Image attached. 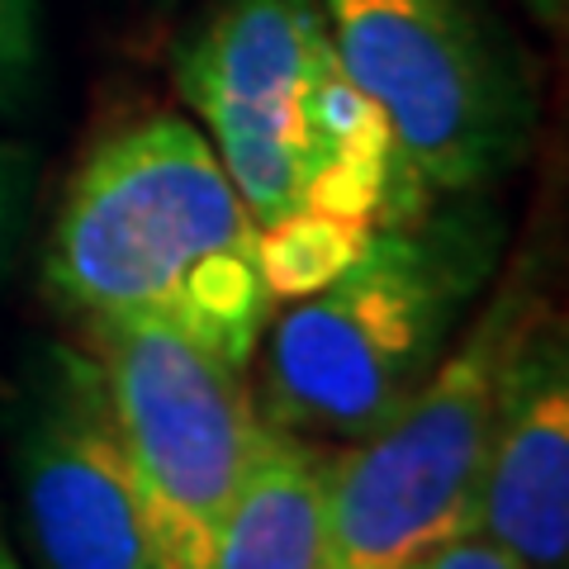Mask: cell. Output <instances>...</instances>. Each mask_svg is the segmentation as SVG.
<instances>
[{"label":"cell","instance_id":"7","mask_svg":"<svg viewBox=\"0 0 569 569\" xmlns=\"http://www.w3.org/2000/svg\"><path fill=\"white\" fill-rule=\"evenodd\" d=\"M0 432L39 569H167L110 385L91 351L43 342L6 385Z\"/></svg>","mask_w":569,"mask_h":569},{"label":"cell","instance_id":"10","mask_svg":"<svg viewBox=\"0 0 569 569\" xmlns=\"http://www.w3.org/2000/svg\"><path fill=\"white\" fill-rule=\"evenodd\" d=\"M43 71L39 0H0V114L20 110Z\"/></svg>","mask_w":569,"mask_h":569},{"label":"cell","instance_id":"11","mask_svg":"<svg viewBox=\"0 0 569 569\" xmlns=\"http://www.w3.org/2000/svg\"><path fill=\"white\" fill-rule=\"evenodd\" d=\"M33 186H39L33 148H24V142L10 133H0V280H6L14 252H20L24 228H29Z\"/></svg>","mask_w":569,"mask_h":569},{"label":"cell","instance_id":"8","mask_svg":"<svg viewBox=\"0 0 569 569\" xmlns=\"http://www.w3.org/2000/svg\"><path fill=\"white\" fill-rule=\"evenodd\" d=\"M475 531L527 569L569 560V342L550 305L512 356L475 493Z\"/></svg>","mask_w":569,"mask_h":569},{"label":"cell","instance_id":"2","mask_svg":"<svg viewBox=\"0 0 569 569\" xmlns=\"http://www.w3.org/2000/svg\"><path fill=\"white\" fill-rule=\"evenodd\" d=\"M43 290L81 323H162L242 376L280 309L252 213L186 114L129 119L81 157L43 242Z\"/></svg>","mask_w":569,"mask_h":569},{"label":"cell","instance_id":"6","mask_svg":"<svg viewBox=\"0 0 569 569\" xmlns=\"http://www.w3.org/2000/svg\"><path fill=\"white\" fill-rule=\"evenodd\" d=\"M167 569H209L261 418L242 370L148 318L86 323Z\"/></svg>","mask_w":569,"mask_h":569},{"label":"cell","instance_id":"13","mask_svg":"<svg viewBox=\"0 0 569 569\" xmlns=\"http://www.w3.org/2000/svg\"><path fill=\"white\" fill-rule=\"evenodd\" d=\"M522 6L537 14L546 29H560V24H565V6H569V0H522Z\"/></svg>","mask_w":569,"mask_h":569},{"label":"cell","instance_id":"12","mask_svg":"<svg viewBox=\"0 0 569 569\" xmlns=\"http://www.w3.org/2000/svg\"><path fill=\"white\" fill-rule=\"evenodd\" d=\"M395 569H527V565L512 556V550L493 546L489 537H479V531H460V537L441 541V546H427L413 560H403Z\"/></svg>","mask_w":569,"mask_h":569},{"label":"cell","instance_id":"14","mask_svg":"<svg viewBox=\"0 0 569 569\" xmlns=\"http://www.w3.org/2000/svg\"><path fill=\"white\" fill-rule=\"evenodd\" d=\"M0 569H24V565H20V556H14V546H10L6 518H0Z\"/></svg>","mask_w":569,"mask_h":569},{"label":"cell","instance_id":"4","mask_svg":"<svg viewBox=\"0 0 569 569\" xmlns=\"http://www.w3.org/2000/svg\"><path fill=\"white\" fill-rule=\"evenodd\" d=\"M541 309L537 271H508L479 299L432 380L370 437L332 447L328 569H395L427 546L475 531L498 403L522 332Z\"/></svg>","mask_w":569,"mask_h":569},{"label":"cell","instance_id":"3","mask_svg":"<svg viewBox=\"0 0 569 569\" xmlns=\"http://www.w3.org/2000/svg\"><path fill=\"white\" fill-rule=\"evenodd\" d=\"M508 223L489 194L432 200L389 223L332 280L276 309L252 361L257 418L351 447L432 380L503 261Z\"/></svg>","mask_w":569,"mask_h":569},{"label":"cell","instance_id":"5","mask_svg":"<svg viewBox=\"0 0 569 569\" xmlns=\"http://www.w3.org/2000/svg\"><path fill=\"white\" fill-rule=\"evenodd\" d=\"M347 77L376 100L432 200L489 194L537 138V86L479 0H318Z\"/></svg>","mask_w":569,"mask_h":569},{"label":"cell","instance_id":"9","mask_svg":"<svg viewBox=\"0 0 569 569\" xmlns=\"http://www.w3.org/2000/svg\"><path fill=\"white\" fill-rule=\"evenodd\" d=\"M332 447L261 422L209 569H328Z\"/></svg>","mask_w":569,"mask_h":569},{"label":"cell","instance_id":"1","mask_svg":"<svg viewBox=\"0 0 569 569\" xmlns=\"http://www.w3.org/2000/svg\"><path fill=\"white\" fill-rule=\"evenodd\" d=\"M171 71L252 213L276 299L318 290L380 228L432 204L318 0H213Z\"/></svg>","mask_w":569,"mask_h":569}]
</instances>
